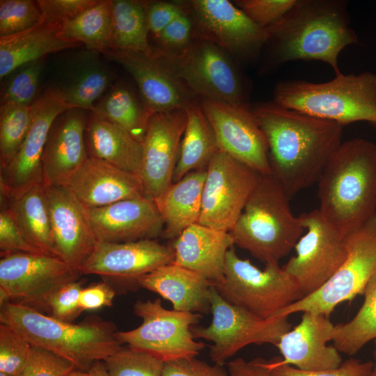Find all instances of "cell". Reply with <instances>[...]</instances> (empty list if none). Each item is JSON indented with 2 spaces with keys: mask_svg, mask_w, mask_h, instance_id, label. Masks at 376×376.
<instances>
[{
  "mask_svg": "<svg viewBox=\"0 0 376 376\" xmlns=\"http://www.w3.org/2000/svg\"><path fill=\"white\" fill-rule=\"evenodd\" d=\"M1 201L10 211L18 227L36 247L54 256L49 207L43 183L33 185Z\"/></svg>",
  "mask_w": 376,
  "mask_h": 376,
  "instance_id": "cell-31",
  "label": "cell"
},
{
  "mask_svg": "<svg viewBox=\"0 0 376 376\" xmlns=\"http://www.w3.org/2000/svg\"><path fill=\"white\" fill-rule=\"evenodd\" d=\"M138 285L171 302L174 310L200 314L210 311L213 285L201 274L173 263L142 276Z\"/></svg>",
  "mask_w": 376,
  "mask_h": 376,
  "instance_id": "cell-27",
  "label": "cell"
},
{
  "mask_svg": "<svg viewBox=\"0 0 376 376\" xmlns=\"http://www.w3.org/2000/svg\"><path fill=\"white\" fill-rule=\"evenodd\" d=\"M296 0H237L234 3L258 25L268 28L277 23Z\"/></svg>",
  "mask_w": 376,
  "mask_h": 376,
  "instance_id": "cell-46",
  "label": "cell"
},
{
  "mask_svg": "<svg viewBox=\"0 0 376 376\" xmlns=\"http://www.w3.org/2000/svg\"><path fill=\"white\" fill-rule=\"evenodd\" d=\"M66 187L88 208L146 196L139 175L91 157L71 177Z\"/></svg>",
  "mask_w": 376,
  "mask_h": 376,
  "instance_id": "cell-25",
  "label": "cell"
},
{
  "mask_svg": "<svg viewBox=\"0 0 376 376\" xmlns=\"http://www.w3.org/2000/svg\"><path fill=\"white\" fill-rule=\"evenodd\" d=\"M162 376H229L223 366L195 358L182 359L164 363Z\"/></svg>",
  "mask_w": 376,
  "mask_h": 376,
  "instance_id": "cell-50",
  "label": "cell"
},
{
  "mask_svg": "<svg viewBox=\"0 0 376 376\" xmlns=\"http://www.w3.org/2000/svg\"><path fill=\"white\" fill-rule=\"evenodd\" d=\"M194 38L193 19L185 6L184 12L171 22L156 39L159 45L157 48L176 52L185 48Z\"/></svg>",
  "mask_w": 376,
  "mask_h": 376,
  "instance_id": "cell-48",
  "label": "cell"
},
{
  "mask_svg": "<svg viewBox=\"0 0 376 376\" xmlns=\"http://www.w3.org/2000/svg\"><path fill=\"white\" fill-rule=\"evenodd\" d=\"M60 35L100 53L111 49V0H100L73 19L63 24Z\"/></svg>",
  "mask_w": 376,
  "mask_h": 376,
  "instance_id": "cell-35",
  "label": "cell"
},
{
  "mask_svg": "<svg viewBox=\"0 0 376 376\" xmlns=\"http://www.w3.org/2000/svg\"><path fill=\"white\" fill-rule=\"evenodd\" d=\"M335 325L322 314L304 312L301 321L284 334L276 347L283 356L281 364L292 365L306 371L334 369L342 362L332 340Z\"/></svg>",
  "mask_w": 376,
  "mask_h": 376,
  "instance_id": "cell-22",
  "label": "cell"
},
{
  "mask_svg": "<svg viewBox=\"0 0 376 376\" xmlns=\"http://www.w3.org/2000/svg\"><path fill=\"white\" fill-rule=\"evenodd\" d=\"M85 110L70 109L54 121L42 158L45 186H67L71 177L88 158L85 142Z\"/></svg>",
  "mask_w": 376,
  "mask_h": 376,
  "instance_id": "cell-24",
  "label": "cell"
},
{
  "mask_svg": "<svg viewBox=\"0 0 376 376\" xmlns=\"http://www.w3.org/2000/svg\"><path fill=\"white\" fill-rule=\"evenodd\" d=\"M80 275L78 269L52 255L1 254L0 306L12 301L40 311L56 290Z\"/></svg>",
  "mask_w": 376,
  "mask_h": 376,
  "instance_id": "cell-13",
  "label": "cell"
},
{
  "mask_svg": "<svg viewBox=\"0 0 376 376\" xmlns=\"http://www.w3.org/2000/svg\"><path fill=\"white\" fill-rule=\"evenodd\" d=\"M0 323L15 330L32 345L47 349L86 372L123 347L116 337V325L97 317L75 324L8 301L0 306Z\"/></svg>",
  "mask_w": 376,
  "mask_h": 376,
  "instance_id": "cell-4",
  "label": "cell"
},
{
  "mask_svg": "<svg viewBox=\"0 0 376 376\" xmlns=\"http://www.w3.org/2000/svg\"><path fill=\"white\" fill-rule=\"evenodd\" d=\"M214 287L228 303L265 320L304 297L279 263H266L261 270L240 258L233 246L226 253L224 281Z\"/></svg>",
  "mask_w": 376,
  "mask_h": 376,
  "instance_id": "cell-8",
  "label": "cell"
},
{
  "mask_svg": "<svg viewBox=\"0 0 376 376\" xmlns=\"http://www.w3.org/2000/svg\"><path fill=\"white\" fill-rule=\"evenodd\" d=\"M100 0H38L42 19L49 24L61 26L95 6Z\"/></svg>",
  "mask_w": 376,
  "mask_h": 376,
  "instance_id": "cell-49",
  "label": "cell"
},
{
  "mask_svg": "<svg viewBox=\"0 0 376 376\" xmlns=\"http://www.w3.org/2000/svg\"><path fill=\"white\" fill-rule=\"evenodd\" d=\"M63 376H91V374L89 371L86 372V371H82V370L76 369L73 370L72 372L68 374H66Z\"/></svg>",
  "mask_w": 376,
  "mask_h": 376,
  "instance_id": "cell-55",
  "label": "cell"
},
{
  "mask_svg": "<svg viewBox=\"0 0 376 376\" xmlns=\"http://www.w3.org/2000/svg\"><path fill=\"white\" fill-rule=\"evenodd\" d=\"M31 123V106L4 105L0 109V169L19 151Z\"/></svg>",
  "mask_w": 376,
  "mask_h": 376,
  "instance_id": "cell-37",
  "label": "cell"
},
{
  "mask_svg": "<svg viewBox=\"0 0 376 376\" xmlns=\"http://www.w3.org/2000/svg\"><path fill=\"white\" fill-rule=\"evenodd\" d=\"M111 48L152 53L148 40L149 32L146 2L111 0Z\"/></svg>",
  "mask_w": 376,
  "mask_h": 376,
  "instance_id": "cell-33",
  "label": "cell"
},
{
  "mask_svg": "<svg viewBox=\"0 0 376 376\" xmlns=\"http://www.w3.org/2000/svg\"><path fill=\"white\" fill-rule=\"evenodd\" d=\"M375 341V348L373 352L374 361H373V368L371 373V376H376V339Z\"/></svg>",
  "mask_w": 376,
  "mask_h": 376,
  "instance_id": "cell-56",
  "label": "cell"
},
{
  "mask_svg": "<svg viewBox=\"0 0 376 376\" xmlns=\"http://www.w3.org/2000/svg\"><path fill=\"white\" fill-rule=\"evenodd\" d=\"M42 21V15L36 1H0V37L26 31Z\"/></svg>",
  "mask_w": 376,
  "mask_h": 376,
  "instance_id": "cell-39",
  "label": "cell"
},
{
  "mask_svg": "<svg viewBox=\"0 0 376 376\" xmlns=\"http://www.w3.org/2000/svg\"><path fill=\"white\" fill-rule=\"evenodd\" d=\"M268 367L269 376H371L373 362L350 358L334 369L306 371L290 365L281 364L275 357L268 361Z\"/></svg>",
  "mask_w": 376,
  "mask_h": 376,
  "instance_id": "cell-43",
  "label": "cell"
},
{
  "mask_svg": "<svg viewBox=\"0 0 376 376\" xmlns=\"http://www.w3.org/2000/svg\"><path fill=\"white\" fill-rule=\"evenodd\" d=\"M45 189L54 256L78 269L98 243L89 208L66 186H45Z\"/></svg>",
  "mask_w": 376,
  "mask_h": 376,
  "instance_id": "cell-20",
  "label": "cell"
},
{
  "mask_svg": "<svg viewBox=\"0 0 376 376\" xmlns=\"http://www.w3.org/2000/svg\"><path fill=\"white\" fill-rule=\"evenodd\" d=\"M306 230L295 246L296 255L282 266L303 297L320 289L337 272L347 256L345 236L318 209L299 215Z\"/></svg>",
  "mask_w": 376,
  "mask_h": 376,
  "instance_id": "cell-12",
  "label": "cell"
},
{
  "mask_svg": "<svg viewBox=\"0 0 376 376\" xmlns=\"http://www.w3.org/2000/svg\"><path fill=\"white\" fill-rule=\"evenodd\" d=\"M84 45L63 38L60 26L42 21L26 31L0 37V78L18 68L41 60L47 54Z\"/></svg>",
  "mask_w": 376,
  "mask_h": 376,
  "instance_id": "cell-28",
  "label": "cell"
},
{
  "mask_svg": "<svg viewBox=\"0 0 376 376\" xmlns=\"http://www.w3.org/2000/svg\"><path fill=\"white\" fill-rule=\"evenodd\" d=\"M109 82L108 75L101 69L93 68L84 73L70 88L63 91L68 109H81L92 112Z\"/></svg>",
  "mask_w": 376,
  "mask_h": 376,
  "instance_id": "cell-40",
  "label": "cell"
},
{
  "mask_svg": "<svg viewBox=\"0 0 376 376\" xmlns=\"http://www.w3.org/2000/svg\"><path fill=\"white\" fill-rule=\"evenodd\" d=\"M187 123L185 109L155 113L142 144L139 176L144 194L155 199L172 183Z\"/></svg>",
  "mask_w": 376,
  "mask_h": 376,
  "instance_id": "cell-18",
  "label": "cell"
},
{
  "mask_svg": "<svg viewBox=\"0 0 376 376\" xmlns=\"http://www.w3.org/2000/svg\"><path fill=\"white\" fill-rule=\"evenodd\" d=\"M201 106L214 132L220 150L259 174H272L267 141L250 104L202 100Z\"/></svg>",
  "mask_w": 376,
  "mask_h": 376,
  "instance_id": "cell-17",
  "label": "cell"
},
{
  "mask_svg": "<svg viewBox=\"0 0 376 376\" xmlns=\"http://www.w3.org/2000/svg\"><path fill=\"white\" fill-rule=\"evenodd\" d=\"M290 196L272 175L257 184L230 230L235 244L265 264L279 263L302 236L304 228L292 212Z\"/></svg>",
  "mask_w": 376,
  "mask_h": 376,
  "instance_id": "cell-5",
  "label": "cell"
},
{
  "mask_svg": "<svg viewBox=\"0 0 376 376\" xmlns=\"http://www.w3.org/2000/svg\"><path fill=\"white\" fill-rule=\"evenodd\" d=\"M0 376H13V375L6 373L0 372Z\"/></svg>",
  "mask_w": 376,
  "mask_h": 376,
  "instance_id": "cell-57",
  "label": "cell"
},
{
  "mask_svg": "<svg viewBox=\"0 0 376 376\" xmlns=\"http://www.w3.org/2000/svg\"><path fill=\"white\" fill-rule=\"evenodd\" d=\"M318 210L343 236L376 213V144L362 138L342 142L318 181Z\"/></svg>",
  "mask_w": 376,
  "mask_h": 376,
  "instance_id": "cell-3",
  "label": "cell"
},
{
  "mask_svg": "<svg viewBox=\"0 0 376 376\" xmlns=\"http://www.w3.org/2000/svg\"><path fill=\"white\" fill-rule=\"evenodd\" d=\"M173 260L172 246L155 239L98 242L78 271L81 274H96L115 280L132 289V286L139 287L140 278Z\"/></svg>",
  "mask_w": 376,
  "mask_h": 376,
  "instance_id": "cell-19",
  "label": "cell"
},
{
  "mask_svg": "<svg viewBox=\"0 0 376 376\" xmlns=\"http://www.w3.org/2000/svg\"><path fill=\"white\" fill-rule=\"evenodd\" d=\"M364 300L357 314L346 323L334 327L332 341L342 353L354 355L376 339V272L368 283Z\"/></svg>",
  "mask_w": 376,
  "mask_h": 376,
  "instance_id": "cell-36",
  "label": "cell"
},
{
  "mask_svg": "<svg viewBox=\"0 0 376 376\" xmlns=\"http://www.w3.org/2000/svg\"><path fill=\"white\" fill-rule=\"evenodd\" d=\"M259 173L218 150L206 169L198 223L230 232L254 189Z\"/></svg>",
  "mask_w": 376,
  "mask_h": 376,
  "instance_id": "cell-14",
  "label": "cell"
},
{
  "mask_svg": "<svg viewBox=\"0 0 376 376\" xmlns=\"http://www.w3.org/2000/svg\"><path fill=\"white\" fill-rule=\"evenodd\" d=\"M251 109L267 141L272 175L290 198L318 182L342 143L343 126L274 101Z\"/></svg>",
  "mask_w": 376,
  "mask_h": 376,
  "instance_id": "cell-1",
  "label": "cell"
},
{
  "mask_svg": "<svg viewBox=\"0 0 376 376\" xmlns=\"http://www.w3.org/2000/svg\"><path fill=\"white\" fill-rule=\"evenodd\" d=\"M83 288L82 282L78 280L64 284L49 296L45 310L56 319L72 322L83 312L79 301Z\"/></svg>",
  "mask_w": 376,
  "mask_h": 376,
  "instance_id": "cell-45",
  "label": "cell"
},
{
  "mask_svg": "<svg viewBox=\"0 0 376 376\" xmlns=\"http://www.w3.org/2000/svg\"><path fill=\"white\" fill-rule=\"evenodd\" d=\"M92 113L120 126L142 143L153 114L128 88L118 86L102 98Z\"/></svg>",
  "mask_w": 376,
  "mask_h": 376,
  "instance_id": "cell-34",
  "label": "cell"
},
{
  "mask_svg": "<svg viewBox=\"0 0 376 376\" xmlns=\"http://www.w3.org/2000/svg\"><path fill=\"white\" fill-rule=\"evenodd\" d=\"M116 290L104 281L83 288L79 295V306L83 311L113 306Z\"/></svg>",
  "mask_w": 376,
  "mask_h": 376,
  "instance_id": "cell-52",
  "label": "cell"
},
{
  "mask_svg": "<svg viewBox=\"0 0 376 376\" xmlns=\"http://www.w3.org/2000/svg\"><path fill=\"white\" fill-rule=\"evenodd\" d=\"M275 103L342 126L359 121L376 125V74L342 72L322 83L294 79L278 82Z\"/></svg>",
  "mask_w": 376,
  "mask_h": 376,
  "instance_id": "cell-6",
  "label": "cell"
},
{
  "mask_svg": "<svg viewBox=\"0 0 376 376\" xmlns=\"http://www.w3.org/2000/svg\"><path fill=\"white\" fill-rule=\"evenodd\" d=\"M205 177L206 169L191 171L154 199L164 222V238L176 239L198 223Z\"/></svg>",
  "mask_w": 376,
  "mask_h": 376,
  "instance_id": "cell-30",
  "label": "cell"
},
{
  "mask_svg": "<svg viewBox=\"0 0 376 376\" xmlns=\"http://www.w3.org/2000/svg\"><path fill=\"white\" fill-rule=\"evenodd\" d=\"M76 369L70 361L47 349L31 345L28 361L17 376H63Z\"/></svg>",
  "mask_w": 376,
  "mask_h": 376,
  "instance_id": "cell-44",
  "label": "cell"
},
{
  "mask_svg": "<svg viewBox=\"0 0 376 376\" xmlns=\"http://www.w3.org/2000/svg\"><path fill=\"white\" fill-rule=\"evenodd\" d=\"M85 142L88 157L105 161L139 175L142 144L120 126L91 112L86 121Z\"/></svg>",
  "mask_w": 376,
  "mask_h": 376,
  "instance_id": "cell-29",
  "label": "cell"
},
{
  "mask_svg": "<svg viewBox=\"0 0 376 376\" xmlns=\"http://www.w3.org/2000/svg\"><path fill=\"white\" fill-rule=\"evenodd\" d=\"M31 344L9 326L0 323V372L17 376L24 368Z\"/></svg>",
  "mask_w": 376,
  "mask_h": 376,
  "instance_id": "cell-41",
  "label": "cell"
},
{
  "mask_svg": "<svg viewBox=\"0 0 376 376\" xmlns=\"http://www.w3.org/2000/svg\"><path fill=\"white\" fill-rule=\"evenodd\" d=\"M42 65V59L35 61L13 77L1 97V106H31L36 100Z\"/></svg>",
  "mask_w": 376,
  "mask_h": 376,
  "instance_id": "cell-42",
  "label": "cell"
},
{
  "mask_svg": "<svg viewBox=\"0 0 376 376\" xmlns=\"http://www.w3.org/2000/svg\"><path fill=\"white\" fill-rule=\"evenodd\" d=\"M109 376H162L164 362L129 347L104 360Z\"/></svg>",
  "mask_w": 376,
  "mask_h": 376,
  "instance_id": "cell-38",
  "label": "cell"
},
{
  "mask_svg": "<svg viewBox=\"0 0 376 376\" xmlns=\"http://www.w3.org/2000/svg\"><path fill=\"white\" fill-rule=\"evenodd\" d=\"M183 3L193 19L195 37L242 60L256 58L267 41V28L256 24L230 1L191 0Z\"/></svg>",
  "mask_w": 376,
  "mask_h": 376,
  "instance_id": "cell-15",
  "label": "cell"
},
{
  "mask_svg": "<svg viewBox=\"0 0 376 376\" xmlns=\"http://www.w3.org/2000/svg\"><path fill=\"white\" fill-rule=\"evenodd\" d=\"M102 54L122 65L132 75L145 104L152 113L185 109L196 102V96L152 53L109 49Z\"/></svg>",
  "mask_w": 376,
  "mask_h": 376,
  "instance_id": "cell-21",
  "label": "cell"
},
{
  "mask_svg": "<svg viewBox=\"0 0 376 376\" xmlns=\"http://www.w3.org/2000/svg\"><path fill=\"white\" fill-rule=\"evenodd\" d=\"M10 253L47 254L27 240L18 227L9 209L1 205L0 211V253Z\"/></svg>",
  "mask_w": 376,
  "mask_h": 376,
  "instance_id": "cell-47",
  "label": "cell"
},
{
  "mask_svg": "<svg viewBox=\"0 0 376 376\" xmlns=\"http://www.w3.org/2000/svg\"><path fill=\"white\" fill-rule=\"evenodd\" d=\"M229 376H269L268 361L256 358L246 361L237 358L228 363Z\"/></svg>",
  "mask_w": 376,
  "mask_h": 376,
  "instance_id": "cell-53",
  "label": "cell"
},
{
  "mask_svg": "<svg viewBox=\"0 0 376 376\" xmlns=\"http://www.w3.org/2000/svg\"><path fill=\"white\" fill-rule=\"evenodd\" d=\"M89 373L91 376H109L104 361L96 362L90 369Z\"/></svg>",
  "mask_w": 376,
  "mask_h": 376,
  "instance_id": "cell-54",
  "label": "cell"
},
{
  "mask_svg": "<svg viewBox=\"0 0 376 376\" xmlns=\"http://www.w3.org/2000/svg\"><path fill=\"white\" fill-rule=\"evenodd\" d=\"M234 244L229 232L196 223L175 239L172 263L201 274L216 286L224 281L226 253Z\"/></svg>",
  "mask_w": 376,
  "mask_h": 376,
  "instance_id": "cell-26",
  "label": "cell"
},
{
  "mask_svg": "<svg viewBox=\"0 0 376 376\" xmlns=\"http://www.w3.org/2000/svg\"><path fill=\"white\" fill-rule=\"evenodd\" d=\"M185 10L183 3L146 2L149 31L157 38L162 31Z\"/></svg>",
  "mask_w": 376,
  "mask_h": 376,
  "instance_id": "cell-51",
  "label": "cell"
},
{
  "mask_svg": "<svg viewBox=\"0 0 376 376\" xmlns=\"http://www.w3.org/2000/svg\"><path fill=\"white\" fill-rule=\"evenodd\" d=\"M98 242L121 243L155 239L162 235L164 222L153 199L146 196L125 199L89 208Z\"/></svg>",
  "mask_w": 376,
  "mask_h": 376,
  "instance_id": "cell-23",
  "label": "cell"
},
{
  "mask_svg": "<svg viewBox=\"0 0 376 376\" xmlns=\"http://www.w3.org/2000/svg\"><path fill=\"white\" fill-rule=\"evenodd\" d=\"M210 301L212 314L207 327H194L195 338L213 343L209 355L212 361L224 366L243 347L269 343L276 345L281 337L292 329L288 316L262 319L248 311L226 301L212 286Z\"/></svg>",
  "mask_w": 376,
  "mask_h": 376,
  "instance_id": "cell-11",
  "label": "cell"
},
{
  "mask_svg": "<svg viewBox=\"0 0 376 376\" xmlns=\"http://www.w3.org/2000/svg\"><path fill=\"white\" fill-rule=\"evenodd\" d=\"M345 240L347 256L333 276L318 291L284 307L274 317L299 312L328 317L339 304L363 294L376 272V213Z\"/></svg>",
  "mask_w": 376,
  "mask_h": 376,
  "instance_id": "cell-9",
  "label": "cell"
},
{
  "mask_svg": "<svg viewBox=\"0 0 376 376\" xmlns=\"http://www.w3.org/2000/svg\"><path fill=\"white\" fill-rule=\"evenodd\" d=\"M350 23L345 0H296L281 20L267 28L268 54L262 72L294 61H320L335 75L340 74V52L358 42Z\"/></svg>",
  "mask_w": 376,
  "mask_h": 376,
  "instance_id": "cell-2",
  "label": "cell"
},
{
  "mask_svg": "<svg viewBox=\"0 0 376 376\" xmlns=\"http://www.w3.org/2000/svg\"><path fill=\"white\" fill-rule=\"evenodd\" d=\"M68 109L63 91L55 88H48L32 103L24 141L11 162L1 170V195H12L42 183V158L49 131Z\"/></svg>",
  "mask_w": 376,
  "mask_h": 376,
  "instance_id": "cell-16",
  "label": "cell"
},
{
  "mask_svg": "<svg viewBox=\"0 0 376 376\" xmlns=\"http://www.w3.org/2000/svg\"><path fill=\"white\" fill-rule=\"evenodd\" d=\"M152 54L196 97L249 104L245 80L229 54L215 44L195 37L179 52L155 48Z\"/></svg>",
  "mask_w": 376,
  "mask_h": 376,
  "instance_id": "cell-7",
  "label": "cell"
},
{
  "mask_svg": "<svg viewBox=\"0 0 376 376\" xmlns=\"http://www.w3.org/2000/svg\"><path fill=\"white\" fill-rule=\"evenodd\" d=\"M134 313L142 322L134 329L117 331L116 337L122 345L151 354L164 363L195 358L205 348V344L196 341L191 332L192 326L202 318L201 314L166 309L159 298L137 300Z\"/></svg>",
  "mask_w": 376,
  "mask_h": 376,
  "instance_id": "cell-10",
  "label": "cell"
},
{
  "mask_svg": "<svg viewBox=\"0 0 376 376\" xmlns=\"http://www.w3.org/2000/svg\"><path fill=\"white\" fill-rule=\"evenodd\" d=\"M185 110L187 123L173 182L179 181L191 171L206 169L212 158L219 150L214 132L201 104L193 102Z\"/></svg>",
  "mask_w": 376,
  "mask_h": 376,
  "instance_id": "cell-32",
  "label": "cell"
}]
</instances>
